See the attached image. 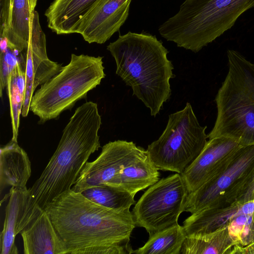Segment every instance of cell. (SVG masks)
Here are the masks:
<instances>
[{
	"instance_id": "6da1fadb",
	"label": "cell",
	"mask_w": 254,
	"mask_h": 254,
	"mask_svg": "<svg viewBox=\"0 0 254 254\" xmlns=\"http://www.w3.org/2000/svg\"><path fill=\"white\" fill-rule=\"evenodd\" d=\"M101 125L96 103L86 102L76 109L63 130L57 149L40 177L28 189L18 234L47 205L71 189L90 155L101 147L98 135Z\"/></svg>"
},
{
	"instance_id": "7a4b0ae2",
	"label": "cell",
	"mask_w": 254,
	"mask_h": 254,
	"mask_svg": "<svg viewBox=\"0 0 254 254\" xmlns=\"http://www.w3.org/2000/svg\"><path fill=\"white\" fill-rule=\"evenodd\" d=\"M67 254H91L96 248L129 243L136 225L132 212L101 206L72 190L44 209Z\"/></svg>"
},
{
	"instance_id": "3957f363",
	"label": "cell",
	"mask_w": 254,
	"mask_h": 254,
	"mask_svg": "<svg viewBox=\"0 0 254 254\" xmlns=\"http://www.w3.org/2000/svg\"><path fill=\"white\" fill-rule=\"evenodd\" d=\"M107 49L115 60L116 74L155 117L170 97V79L175 76L167 49L155 36L130 31Z\"/></svg>"
},
{
	"instance_id": "277c9868",
	"label": "cell",
	"mask_w": 254,
	"mask_h": 254,
	"mask_svg": "<svg viewBox=\"0 0 254 254\" xmlns=\"http://www.w3.org/2000/svg\"><path fill=\"white\" fill-rule=\"evenodd\" d=\"M254 7V0H185L178 12L159 27L162 37L194 53L231 28Z\"/></svg>"
},
{
	"instance_id": "5b68a950",
	"label": "cell",
	"mask_w": 254,
	"mask_h": 254,
	"mask_svg": "<svg viewBox=\"0 0 254 254\" xmlns=\"http://www.w3.org/2000/svg\"><path fill=\"white\" fill-rule=\"evenodd\" d=\"M227 57L228 71L215 97L217 117L208 138L254 145V63L233 50L227 51Z\"/></svg>"
},
{
	"instance_id": "8992f818",
	"label": "cell",
	"mask_w": 254,
	"mask_h": 254,
	"mask_svg": "<svg viewBox=\"0 0 254 254\" xmlns=\"http://www.w3.org/2000/svg\"><path fill=\"white\" fill-rule=\"evenodd\" d=\"M102 59L72 54L69 64L41 85L30 105V111L38 117L40 124L57 118L100 84L106 76Z\"/></svg>"
},
{
	"instance_id": "52a82bcc",
	"label": "cell",
	"mask_w": 254,
	"mask_h": 254,
	"mask_svg": "<svg viewBox=\"0 0 254 254\" xmlns=\"http://www.w3.org/2000/svg\"><path fill=\"white\" fill-rule=\"evenodd\" d=\"M206 128L199 124L190 103L170 114L161 135L147 149L157 168L182 174L204 147Z\"/></svg>"
},
{
	"instance_id": "ba28073f",
	"label": "cell",
	"mask_w": 254,
	"mask_h": 254,
	"mask_svg": "<svg viewBox=\"0 0 254 254\" xmlns=\"http://www.w3.org/2000/svg\"><path fill=\"white\" fill-rule=\"evenodd\" d=\"M189 191L181 174L159 180L143 193L132 213L136 226L151 234L178 223Z\"/></svg>"
},
{
	"instance_id": "9c48e42d",
	"label": "cell",
	"mask_w": 254,
	"mask_h": 254,
	"mask_svg": "<svg viewBox=\"0 0 254 254\" xmlns=\"http://www.w3.org/2000/svg\"><path fill=\"white\" fill-rule=\"evenodd\" d=\"M254 171V145L241 146L222 172L189 193L185 211L193 214L234 204Z\"/></svg>"
},
{
	"instance_id": "30bf717a",
	"label": "cell",
	"mask_w": 254,
	"mask_h": 254,
	"mask_svg": "<svg viewBox=\"0 0 254 254\" xmlns=\"http://www.w3.org/2000/svg\"><path fill=\"white\" fill-rule=\"evenodd\" d=\"M29 25L28 48L20 58L26 82L21 113L23 117H27L29 113L31 99L36 88L58 73L63 67L62 64L51 61L47 56L46 36L36 10L31 13Z\"/></svg>"
},
{
	"instance_id": "8fae6325",
	"label": "cell",
	"mask_w": 254,
	"mask_h": 254,
	"mask_svg": "<svg viewBox=\"0 0 254 254\" xmlns=\"http://www.w3.org/2000/svg\"><path fill=\"white\" fill-rule=\"evenodd\" d=\"M144 150L132 141L109 142L102 147L95 160L86 162L71 190L81 192L92 187L108 185L123 168Z\"/></svg>"
},
{
	"instance_id": "7c38bea8",
	"label": "cell",
	"mask_w": 254,
	"mask_h": 254,
	"mask_svg": "<svg viewBox=\"0 0 254 254\" xmlns=\"http://www.w3.org/2000/svg\"><path fill=\"white\" fill-rule=\"evenodd\" d=\"M241 146L236 141L227 137H217L207 140L199 155L181 174L189 193L222 172Z\"/></svg>"
},
{
	"instance_id": "4fadbf2b",
	"label": "cell",
	"mask_w": 254,
	"mask_h": 254,
	"mask_svg": "<svg viewBox=\"0 0 254 254\" xmlns=\"http://www.w3.org/2000/svg\"><path fill=\"white\" fill-rule=\"evenodd\" d=\"M131 0H98L79 22L76 33L88 43L102 44L127 20Z\"/></svg>"
},
{
	"instance_id": "5bb4252c",
	"label": "cell",
	"mask_w": 254,
	"mask_h": 254,
	"mask_svg": "<svg viewBox=\"0 0 254 254\" xmlns=\"http://www.w3.org/2000/svg\"><path fill=\"white\" fill-rule=\"evenodd\" d=\"M20 234L24 254H67L64 242L45 210Z\"/></svg>"
},
{
	"instance_id": "9a60e30c",
	"label": "cell",
	"mask_w": 254,
	"mask_h": 254,
	"mask_svg": "<svg viewBox=\"0 0 254 254\" xmlns=\"http://www.w3.org/2000/svg\"><path fill=\"white\" fill-rule=\"evenodd\" d=\"M159 170L145 150L123 168L108 186L135 194L157 183L160 179Z\"/></svg>"
},
{
	"instance_id": "2e32d148",
	"label": "cell",
	"mask_w": 254,
	"mask_h": 254,
	"mask_svg": "<svg viewBox=\"0 0 254 254\" xmlns=\"http://www.w3.org/2000/svg\"><path fill=\"white\" fill-rule=\"evenodd\" d=\"M31 175V162L17 141L11 140L0 149V191L8 186L22 188Z\"/></svg>"
},
{
	"instance_id": "e0dca14e",
	"label": "cell",
	"mask_w": 254,
	"mask_h": 254,
	"mask_svg": "<svg viewBox=\"0 0 254 254\" xmlns=\"http://www.w3.org/2000/svg\"><path fill=\"white\" fill-rule=\"evenodd\" d=\"M98 0H54L45 12L48 27L57 34L76 33L80 21Z\"/></svg>"
},
{
	"instance_id": "ac0fdd59",
	"label": "cell",
	"mask_w": 254,
	"mask_h": 254,
	"mask_svg": "<svg viewBox=\"0 0 254 254\" xmlns=\"http://www.w3.org/2000/svg\"><path fill=\"white\" fill-rule=\"evenodd\" d=\"M239 214H248L245 204L206 209L191 214L184 221L183 227L187 236L205 234L228 226L232 218Z\"/></svg>"
},
{
	"instance_id": "d6986e66",
	"label": "cell",
	"mask_w": 254,
	"mask_h": 254,
	"mask_svg": "<svg viewBox=\"0 0 254 254\" xmlns=\"http://www.w3.org/2000/svg\"><path fill=\"white\" fill-rule=\"evenodd\" d=\"M8 203L5 209V218L0 237V254H17L15 244L17 230L28 196L26 188L11 187L8 194Z\"/></svg>"
},
{
	"instance_id": "ffe728a7",
	"label": "cell",
	"mask_w": 254,
	"mask_h": 254,
	"mask_svg": "<svg viewBox=\"0 0 254 254\" xmlns=\"http://www.w3.org/2000/svg\"><path fill=\"white\" fill-rule=\"evenodd\" d=\"M235 245L225 226L209 233L187 236L180 254H230Z\"/></svg>"
},
{
	"instance_id": "44dd1931",
	"label": "cell",
	"mask_w": 254,
	"mask_h": 254,
	"mask_svg": "<svg viewBox=\"0 0 254 254\" xmlns=\"http://www.w3.org/2000/svg\"><path fill=\"white\" fill-rule=\"evenodd\" d=\"M31 13L29 0H11L10 21L4 38L7 46L19 53L28 48Z\"/></svg>"
},
{
	"instance_id": "7402d4cb",
	"label": "cell",
	"mask_w": 254,
	"mask_h": 254,
	"mask_svg": "<svg viewBox=\"0 0 254 254\" xmlns=\"http://www.w3.org/2000/svg\"><path fill=\"white\" fill-rule=\"evenodd\" d=\"M183 226L178 223L151 234L142 247L133 250L135 254H181L186 238Z\"/></svg>"
},
{
	"instance_id": "603a6c76",
	"label": "cell",
	"mask_w": 254,
	"mask_h": 254,
	"mask_svg": "<svg viewBox=\"0 0 254 254\" xmlns=\"http://www.w3.org/2000/svg\"><path fill=\"white\" fill-rule=\"evenodd\" d=\"M25 74L19 61L8 75L6 90L10 105V112L12 129V140L17 141L25 90Z\"/></svg>"
},
{
	"instance_id": "cb8c5ba5",
	"label": "cell",
	"mask_w": 254,
	"mask_h": 254,
	"mask_svg": "<svg viewBox=\"0 0 254 254\" xmlns=\"http://www.w3.org/2000/svg\"><path fill=\"white\" fill-rule=\"evenodd\" d=\"M81 193L95 203L119 211L129 210L131 206L136 203L135 195L105 185L92 187Z\"/></svg>"
},
{
	"instance_id": "d4e9b609",
	"label": "cell",
	"mask_w": 254,
	"mask_h": 254,
	"mask_svg": "<svg viewBox=\"0 0 254 254\" xmlns=\"http://www.w3.org/2000/svg\"><path fill=\"white\" fill-rule=\"evenodd\" d=\"M229 233L235 245L245 246L254 242V213L239 214L228 225Z\"/></svg>"
},
{
	"instance_id": "484cf974",
	"label": "cell",
	"mask_w": 254,
	"mask_h": 254,
	"mask_svg": "<svg viewBox=\"0 0 254 254\" xmlns=\"http://www.w3.org/2000/svg\"><path fill=\"white\" fill-rule=\"evenodd\" d=\"M16 52L7 46V41L5 38H0V97L1 98L2 97L3 89L6 87L8 75L19 61L16 57Z\"/></svg>"
},
{
	"instance_id": "4316f807",
	"label": "cell",
	"mask_w": 254,
	"mask_h": 254,
	"mask_svg": "<svg viewBox=\"0 0 254 254\" xmlns=\"http://www.w3.org/2000/svg\"><path fill=\"white\" fill-rule=\"evenodd\" d=\"M0 36L5 37L9 26L11 13V0H0Z\"/></svg>"
},
{
	"instance_id": "83f0119b",
	"label": "cell",
	"mask_w": 254,
	"mask_h": 254,
	"mask_svg": "<svg viewBox=\"0 0 254 254\" xmlns=\"http://www.w3.org/2000/svg\"><path fill=\"white\" fill-rule=\"evenodd\" d=\"M252 200H254V171L234 203L241 205Z\"/></svg>"
},
{
	"instance_id": "f1b7e54d",
	"label": "cell",
	"mask_w": 254,
	"mask_h": 254,
	"mask_svg": "<svg viewBox=\"0 0 254 254\" xmlns=\"http://www.w3.org/2000/svg\"><path fill=\"white\" fill-rule=\"evenodd\" d=\"M230 254H254V242L245 246L235 245Z\"/></svg>"
},
{
	"instance_id": "f546056e",
	"label": "cell",
	"mask_w": 254,
	"mask_h": 254,
	"mask_svg": "<svg viewBox=\"0 0 254 254\" xmlns=\"http://www.w3.org/2000/svg\"><path fill=\"white\" fill-rule=\"evenodd\" d=\"M37 0H29L30 9L31 12L35 10V8L37 4Z\"/></svg>"
}]
</instances>
